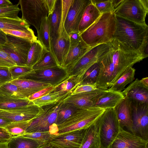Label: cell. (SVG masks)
I'll list each match as a JSON object with an SVG mask.
<instances>
[{
    "label": "cell",
    "instance_id": "obj_15",
    "mask_svg": "<svg viewBox=\"0 0 148 148\" xmlns=\"http://www.w3.org/2000/svg\"><path fill=\"white\" fill-rule=\"evenodd\" d=\"M70 46L69 34L61 23L57 37L51 40V51L53 54L59 66H61L69 51Z\"/></svg>",
    "mask_w": 148,
    "mask_h": 148
},
{
    "label": "cell",
    "instance_id": "obj_52",
    "mask_svg": "<svg viewBox=\"0 0 148 148\" xmlns=\"http://www.w3.org/2000/svg\"><path fill=\"white\" fill-rule=\"evenodd\" d=\"M13 5L9 0H0V8L7 7Z\"/></svg>",
    "mask_w": 148,
    "mask_h": 148
},
{
    "label": "cell",
    "instance_id": "obj_35",
    "mask_svg": "<svg viewBox=\"0 0 148 148\" xmlns=\"http://www.w3.org/2000/svg\"><path fill=\"white\" fill-rule=\"evenodd\" d=\"M33 120L12 122L5 128L12 137L23 136L26 133L27 127Z\"/></svg>",
    "mask_w": 148,
    "mask_h": 148
},
{
    "label": "cell",
    "instance_id": "obj_33",
    "mask_svg": "<svg viewBox=\"0 0 148 148\" xmlns=\"http://www.w3.org/2000/svg\"><path fill=\"white\" fill-rule=\"evenodd\" d=\"M37 38L43 47L48 51H51V39L48 20L47 16L42 20L38 31Z\"/></svg>",
    "mask_w": 148,
    "mask_h": 148
},
{
    "label": "cell",
    "instance_id": "obj_21",
    "mask_svg": "<svg viewBox=\"0 0 148 148\" xmlns=\"http://www.w3.org/2000/svg\"><path fill=\"white\" fill-rule=\"evenodd\" d=\"M106 90L100 88L86 92L70 94L62 102L72 104L77 108L90 107L93 99Z\"/></svg>",
    "mask_w": 148,
    "mask_h": 148
},
{
    "label": "cell",
    "instance_id": "obj_31",
    "mask_svg": "<svg viewBox=\"0 0 148 148\" xmlns=\"http://www.w3.org/2000/svg\"><path fill=\"white\" fill-rule=\"evenodd\" d=\"M30 25L21 18L0 17V29L25 30L30 28Z\"/></svg>",
    "mask_w": 148,
    "mask_h": 148
},
{
    "label": "cell",
    "instance_id": "obj_11",
    "mask_svg": "<svg viewBox=\"0 0 148 148\" xmlns=\"http://www.w3.org/2000/svg\"><path fill=\"white\" fill-rule=\"evenodd\" d=\"M62 102L42 107L43 112L38 118L33 120L26 130V133L49 131L50 127L56 123L58 110Z\"/></svg>",
    "mask_w": 148,
    "mask_h": 148
},
{
    "label": "cell",
    "instance_id": "obj_57",
    "mask_svg": "<svg viewBox=\"0 0 148 148\" xmlns=\"http://www.w3.org/2000/svg\"><path fill=\"white\" fill-rule=\"evenodd\" d=\"M0 148H9L8 142L0 143Z\"/></svg>",
    "mask_w": 148,
    "mask_h": 148
},
{
    "label": "cell",
    "instance_id": "obj_9",
    "mask_svg": "<svg viewBox=\"0 0 148 148\" xmlns=\"http://www.w3.org/2000/svg\"><path fill=\"white\" fill-rule=\"evenodd\" d=\"M7 41L0 45V50L6 53L16 65L26 66L29 51L32 42L10 35L6 34Z\"/></svg>",
    "mask_w": 148,
    "mask_h": 148
},
{
    "label": "cell",
    "instance_id": "obj_51",
    "mask_svg": "<svg viewBox=\"0 0 148 148\" xmlns=\"http://www.w3.org/2000/svg\"><path fill=\"white\" fill-rule=\"evenodd\" d=\"M46 1L49 10L48 15L51 14L53 12L56 0H46Z\"/></svg>",
    "mask_w": 148,
    "mask_h": 148
},
{
    "label": "cell",
    "instance_id": "obj_30",
    "mask_svg": "<svg viewBox=\"0 0 148 148\" xmlns=\"http://www.w3.org/2000/svg\"><path fill=\"white\" fill-rule=\"evenodd\" d=\"M46 50L38 40L32 42L28 53L26 66L32 68L41 59Z\"/></svg>",
    "mask_w": 148,
    "mask_h": 148
},
{
    "label": "cell",
    "instance_id": "obj_4",
    "mask_svg": "<svg viewBox=\"0 0 148 148\" xmlns=\"http://www.w3.org/2000/svg\"><path fill=\"white\" fill-rule=\"evenodd\" d=\"M105 110L93 107L79 108L65 121L57 125L58 134L86 129L96 123Z\"/></svg>",
    "mask_w": 148,
    "mask_h": 148
},
{
    "label": "cell",
    "instance_id": "obj_13",
    "mask_svg": "<svg viewBox=\"0 0 148 148\" xmlns=\"http://www.w3.org/2000/svg\"><path fill=\"white\" fill-rule=\"evenodd\" d=\"M43 112V109L33 104L21 108L10 110L0 109V118L11 122L34 119L39 117Z\"/></svg>",
    "mask_w": 148,
    "mask_h": 148
},
{
    "label": "cell",
    "instance_id": "obj_39",
    "mask_svg": "<svg viewBox=\"0 0 148 148\" xmlns=\"http://www.w3.org/2000/svg\"><path fill=\"white\" fill-rule=\"evenodd\" d=\"M0 95L25 99L21 93L18 87L10 82L0 87Z\"/></svg>",
    "mask_w": 148,
    "mask_h": 148
},
{
    "label": "cell",
    "instance_id": "obj_54",
    "mask_svg": "<svg viewBox=\"0 0 148 148\" xmlns=\"http://www.w3.org/2000/svg\"><path fill=\"white\" fill-rule=\"evenodd\" d=\"M11 123L8 120L0 118V127L5 128Z\"/></svg>",
    "mask_w": 148,
    "mask_h": 148
},
{
    "label": "cell",
    "instance_id": "obj_10",
    "mask_svg": "<svg viewBox=\"0 0 148 148\" xmlns=\"http://www.w3.org/2000/svg\"><path fill=\"white\" fill-rule=\"evenodd\" d=\"M69 77L67 69L59 66L48 69L32 70L30 72L19 79H30L55 86L61 84Z\"/></svg>",
    "mask_w": 148,
    "mask_h": 148
},
{
    "label": "cell",
    "instance_id": "obj_36",
    "mask_svg": "<svg viewBox=\"0 0 148 148\" xmlns=\"http://www.w3.org/2000/svg\"><path fill=\"white\" fill-rule=\"evenodd\" d=\"M78 108L72 104L62 103L58 112L56 124L58 125L64 122Z\"/></svg>",
    "mask_w": 148,
    "mask_h": 148
},
{
    "label": "cell",
    "instance_id": "obj_22",
    "mask_svg": "<svg viewBox=\"0 0 148 148\" xmlns=\"http://www.w3.org/2000/svg\"><path fill=\"white\" fill-rule=\"evenodd\" d=\"M10 82L16 85L24 97L27 99L34 93L52 86L50 84L24 79L13 80Z\"/></svg>",
    "mask_w": 148,
    "mask_h": 148
},
{
    "label": "cell",
    "instance_id": "obj_3",
    "mask_svg": "<svg viewBox=\"0 0 148 148\" xmlns=\"http://www.w3.org/2000/svg\"><path fill=\"white\" fill-rule=\"evenodd\" d=\"M116 25V16L113 12L103 14L80 35L82 40L92 48L114 38Z\"/></svg>",
    "mask_w": 148,
    "mask_h": 148
},
{
    "label": "cell",
    "instance_id": "obj_47",
    "mask_svg": "<svg viewBox=\"0 0 148 148\" xmlns=\"http://www.w3.org/2000/svg\"><path fill=\"white\" fill-rule=\"evenodd\" d=\"M60 84L55 86H51L33 94L29 97L28 99L29 101H32L35 99L45 96L55 90Z\"/></svg>",
    "mask_w": 148,
    "mask_h": 148
},
{
    "label": "cell",
    "instance_id": "obj_18",
    "mask_svg": "<svg viewBox=\"0 0 148 148\" xmlns=\"http://www.w3.org/2000/svg\"><path fill=\"white\" fill-rule=\"evenodd\" d=\"M122 92L131 102L148 104V87L143 84L138 79L133 81Z\"/></svg>",
    "mask_w": 148,
    "mask_h": 148
},
{
    "label": "cell",
    "instance_id": "obj_32",
    "mask_svg": "<svg viewBox=\"0 0 148 148\" xmlns=\"http://www.w3.org/2000/svg\"><path fill=\"white\" fill-rule=\"evenodd\" d=\"M135 71L132 67L128 68L116 82L107 89L114 91L122 92L125 89L127 85L133 81Z\"/></svg>",
    "mask_w": 148,
    "mask_h": 148
},
{
    "label": "cell",
    "instance_id": "obj_55",
    "mask_svg": "<svg viewBox=\"0 0 148 148\" xmlns=\"http://www.w3.org/2000/svg\"><path fill=\"white\" fill-rule=\"evenodd\" d=\"M141 82L145 86L148 87V77H146L142 78L140 80Z\"/></svg>",
    "mask_w": 148,
    "mask_h": 148
},
{
    "label": "cell",
    "instance_id": "obj_2",
    "mask_svg": "<svg viewBox=\"0 0 148 148\" xmlns=\"http://www.w3.org/2000/svg\"><path fill=\"white\" fill-rule=\"evenodd\" d=\"M116 16V25L114 38L128 48L148 55V26Z\"/></svg>",
    "mask_w": 148,
    "mask_h": 148
},
{
    "label": "cell",
    "instance_id": "obj_34",
    "mask_svg": "<svg viewBox=\"0 0 148 148\" xmlns=\"http://www.w3.org/2000/svg\"><path fill=\"white\" fill-rule=\"evenodd\" d=\"M51 51L46 50L39 61L32 67L34 70L53 68L59 66Z\"/></svg>",
    "mask_w": 148,
    "mask_h": 148
},
{
    "label": "cell",
    "instance_id": "obj_23",
    "mask_svg": "<svg viewBox=\"0 0 148 148\" xmlns=\"http://www.w3.org/2000/svg\"><path fill=\"white\" fill-rule=\"evenodd\" d=\"M79 148H101L97 122L83 130L82 140Z\"/></svg>",
    "mask_w": 148,
    "mask_h": 148
},
{
    "label": "cell",
    "instance_id": "obj_14",
    "mask_svg": "<svg viewBox=\"0 0 148 148\" xmlns=\"http://www.w3.org/2000/svg\"><path fill=\"white\" fill-rule=\"evenodd\" d=\"M91 0H73L64 23V28L69 34L78 31V27L84 11Z\"/></svg>",
    "mask_w": 148,
    "mask_h": 148
},
{
    "label": "cell",
    "instance_id": "obj_50",
    "mask_svg": "<svg viewBox=\"0 0 148 148\" xmlns=\"http://www.w3.org/2000/svg\"><path fill=\"white\" fill-rule=\"evenodd\" d=\"M12 137L5 128L0 127V143L8 142Z\"/></svg>",
    "mask_w": 148,
    "mask_h": 148
},
{
    "label": "cell",
    "instance_id": "obj_58",
    "mask_svg": "<svg viewBox=\"0 0 148 148\" xmlns=\"http://www.w3.org/2000/svg\"><path fill=\"white\" fill-rule=\"evenodd\" d=\"M53 148H55V147H53Z\"/></svg>",
    "mask_w": 148,
    "mask_h": 148
},
{
    "label": "cell",
    "instance_id": "obj_17",
    "mask_svg": "<svg viewBox=\"0 0 148 148\" xmlns=\"http://www.w3.org/2000/svg\"><path fill=\"white\" fill-rule=\"evenodd\" d=\"M83 131L76 130L57 134L53 136L49 143L56 148H79Z\"/></svg>",
    "mask_w": 148,
    "mask_h": 148
},
{
    "label": "cell",
    "instance_id": "obj_1",
    "mask_svg": "<svg viewBox=\"0 0 148 148\" xmlns=\"http://www.w3.org/2000/svg\"><path fill=\"white\" fill-rule=\"evenodd\" d=\"M148 56L130 49L118 40L113 39L110 51L97 62L99 67L95 83L98 88L107 90L126 69Z\"/></svg>",
    "mask_w": 148,
    "mask_h": 148
},
{
    "label": "cell",
    "instance_id": "obj_12",
    "mask_svg": "<svg viewBox=\"0 0 148 148\" xmlns=\"http://www.w3.org/2000/svg\"><path fill=\"white\" fill-rule=\"evenodd\" d=\"M131 102L133 134L148 141V104Z\"/></svg>",
    "mask_w": 148,
    "mask_h": 148
},
{
    "label": "cell",
    "instance_id": "obj_27",
    "mask_svg": "<svg viewBox=\"0 0 148 148\" xmlns=\"http://www.w3.org/2000/svg\"><path fill=\"white\" fill-rule=\"evenodd\" d=\"M72 93L71 91L63 90H54L48 94L32 101L34 104L42 107L43 106L62 102Z\"/></svg>",
    "mask_w": 148,
    "mask_h": 148
},
{
    "label": "cell",
    "instance_id": "obj_37",
    "mask_svg": "<svg viewBox=\"0 0 148 148\" xmlns=\"http://www.w3.org/2000/svg\"><path fill=\"white\" fill-rule=\"evenodd\" d=\"M101 14L108 12H113L115 8L120 0H91Z\"/></svg>",
    "mask_w": 148,
    "mask_h": 148
},
{
    "label": "cell",
    "instance_id": "obj_43",
    "mask_svg": "<svg viewBox=\"0 0 148 148\" xmlns=\"http://www.w3.org/2000/svg\"><path fill=\"white\" fill-rule=\"evenodd\" d=\"M18 3L7 7L0 8V17H6L19 18L18 14L21 9Z\"/></svg>",
    "mask_w": 148,
    "mask_h": 148
},
{
    "label": "cell",
    "instance_id": "obj_53",
    "mask_svg": "<svg viewBox=\"0 0 148 148\" xmlns=\"http://www.w3.org/2000/svg\"><path fill=\"white\" fill-rule=\"evenodd\" d=\"M6 34L0 29V45H3L7 41Z\"/></svg>",
    "mask_w": 148,
    "mask_h": 148
},
{
    "label": "cell",
    "instance_id": "obj_5",
    "mask_svg": "<svg viewBox=\"0 0 148 148\" xmlns=\"http://www.w3.org/2000/svg\"><path fill=\"white\" fill-rule=\"evenodd\" d=\"M112 40L91 48L76 63L67 69L69 76L76 77L81 84L82 79L88 69L110 51Z\"/></svg>",
    "mask_w": 148,
    "mask_h": 148
},
{
    "label": "cell",
    "instance_id": "obj_41",
    "mask_svg": "<svg viewBox=\"0 0 148 148\" xmlns=\"http://www.w3.org/2000/svg\"><path fill=\"white\" fill-rule=\"evenodd\" d=\"M80 84V81L76 77L69 76L54 90H63L66 91H71L72 92L77 86Z\"/></svg>",
    "mask_w": 148,
    "mask_h": 148
},
{
    "label": "cell",
    "instance_id": "obj_48",
    "mask_svg": "<svg viewBox=\"0 0 148 148\" xmlns=\"http://www.w3.org/2000/svg\"><path fill=\"white\" fill-rule=\"evenodd\" d=\"M16 65V63L6 53L0 50V66L10 67Z\"/></svg>",
    "mask_w": 148,
    "mask_h": 148
},
{
    "label": "cell",
    "instance_id": "obj_19",
    "mask_svg": "<svg viewBox=\"0 0 148 148\" xmlns=\"http://www.w3.org/2000/svg\"><path fill=\"white\" fill-rule=\"evenodd\" d=\"M124 98L122 92L114 91L107 89L93 99L90 107L105 110L113 108Z\"/></svg>",
    "mask_w": 148,
    "mask_h": 148
},
{
    "label": "cell",
    "instance_id": "obj_24",
    "mask_svg": "<svg viewBox=\"0 0 148 148\" xmlns=\"http://www.w3.org/2000/svg\"><path fill=\"white\" fill-rule=\"evenodd\" d=\"M91 48L82 39L77 46L69 49L61 66L67 69L72 66Z\"/></svg>",
    "mask_w": 148,
    "mask_h": 148
},
{
    "label": "cell",
    "instance_id": "obj_42",
    "mask_svg": "<svg viewBox=\"0 0 148 148\" xmlns=\"http://www.w3.org/2000/svg\"><path fill=\"white\" fill-rule=\"evenodd\" d=\"M9 69L13 80L19 79L32 70L31 67L17 65L9 67Z\"/></svg>",
    "mask_w": 148,
    "mask_h": 148
},
{
    "label": "cell",
    "instance_id": "obj_44",
    "mask_svg": "<svg viewBox=\"0 0 148 148\" xmlns=\"http://www.w3.org/2000/svg\"><path fill=\"white\" fill-rule=\"evenodd\" d=\"M54 135L49 131L26 133L23 136L24 137L35 140L49 142Z\"/></svg>",
    "mask_w": 148,
    "mask_h": 148
},
{
    "label": "cell",
    "instance_id": "obj_40",
    "mask_svg": "<svg viewBox=\"0 0 148 148\" xmlns=\"http://www.w3.org/2000/svg\"><path fill=\"white\" fill-rule=\"evenodd\" d=\"M99 67L97 62L90 67L84 75L81 84H95L98 77Z\"/></svg>",
    "mask_w": 148,
    "mask_h": 148
},
{
    "label": "cell",
    "instance_id": "obj_25",
    "mask_svg": "<svg viewBox=\"0 0 148 148\" xmlns=\"http://www.w3.org/2000/svg\"><path fill=\"white\" fill-rule=\"evenodd\" d=\"M62 0H56L52 13L47 16L49 21L51 40L57 37L62 20Z\"/></svg>",
    "mask_w": 148,
    "mask_h": 148
},
{
    "label": "cell",
    "instance_id": "obj_56",
    "mask_svg": "<svg viewBox=\"0 0 148 148\" xmlns=\"http://www.w3.org/2000/svg\"><path fill=\"white\" fill-rule=\"evenodd\" d=\"M53 146L48 142L39 148H53Z\"/></svg>",
    "mask_w": 148,
    "mask_h": 148
},
{
    "label": "cell",
    "instance_id": "obj_29",
    "mask_svg": "<svg viewBox=\"0 0 148 148\" xmlns=\"http://www.w3.org/2000/svg\"><path fill=\"white\" fill-rule=\"evenodd\" d=\"M28 99L0 95V109L10 110L19 108L33 104Z\"/></svg>",
    "mask_w": 148,
    "mask_h": 148
},
{
    "label": "cell",
    "instance_id": "obj_7",
    "mask_svg": "<svg viewBox=\"0 0 148 148\" xmlns=\"http://www.w3.org/2000/svg\"><path fill=\"white\" fill-rule=\"evenodd\" d=\"M97 123L101 148H108L116 137L120 127L114 108L106 109Z\"/></svg>",
    "mask_w": 148,
    "mask_h": 148
},
{
    "label": "cell",
    "instance_id": "obj_38",
    "mask_svg": "<svg viewBox=\"0 0 148 148\" xmlns=\"http://www.w3.org/2000/svg\"><path fill=\"white\" fill-rule=\"evenodd\" d=\"M6 34L10 35L28 40L32 42L37 40L33 30L30 28L25 30L1 29Z\"/></svg>",
    "mask_w": 148,
    "mask_h": 148
},
{
    "label": "cell",
    "instance_id": "obj_26",
    "mask_svg": "<svg viewBox=\"0 0 148 148\" xmlns=\"http://www.w3.org/2000/svg\"><path fill=\"white\" fill-rule=\"evenodd\" d=\"M101 14L90 2L86 7L79 23L78 31L80 34L94 23Z\"/></svg>",
    "mask_w": 148,
    "mask_h": 148
},
{
    "label": "cell",
    "instance_id": "obj_45",
    "mask_svg": "<svg viewBox=\"0 0 148 148\" xmlns=\"http://www.w3.org/2000/svg\"><path fill=\"white\" fill-rule=\"evenodd\" d=\"M98 88L95 84H81L77 86L73 90L71 94L90 92Z\"/></svg>",
    "mask_w": 148,
    "mask_h": 148
},
{
    "label": "cell",
    "instance_id": "obj_8",
    "mask_svg": "<svg viewBox=\"0 0 148 148\" xmlns=\"http://www.w3.org/2000/svg\"><path fill=\"white\" fill-rule=\"evenodd\" d=\"M18 3L21 7V18L34 26L38 32L42 19L48 14L46 0H20Z\"/></svg>",
    "mask_w": 148,
    "mask_h": 148
},
{
    "label": "cell",
    "instance_id": "obj_6",
    "mask_svg": "<svg viewBox=\"0 0 148 148\" xmlns=\"http://www.w3.org/2000/svg\"><path fill=\"white\" fill-rule=\"evenodd\" d=\"M148 12V0H120L113 12L116 16L143 25H147Z\"/></svg>",
    "mask_w": 148,
    "mask_h": 148
},
{
    "label": "cell",
    "instance_id": "obj_16",
    "mask_svg": "<svg viewBox=\"0 0 148 148\" xmlns=\"http://www.w3.org/2000/svg\"><path fill=\"white\" fill-rule=\"evenodd\" d=\"M148 141L120 126L119 133L108 148H148Z\"/></svg>",
    "mask_w": 148,
    "mask_h": 148
},
{
    "label": "cell",
    "instance_id": "obj_20",
    "mask_svg": "<svg viewBox=\"0 0 148 148\" xmlns=\"http://www.w3.org/2000/svg\"><path fill=\"white\" fill-rule=\"evenodd\" d=\"M113 108L120 126L123 128L125 127L128 130L133 133L132 110L130 101L125 97Z\"/></svg>",
    "mask_w": 148,
    "mask_h": 148
},
{
    "label": "cell",
    "instance_id": "obj_46",
    "mask_svg": "<svg viewBox=\"0 0 148 148\" xmlns=\"http://www.w3.org/2000/svg\"><path fill=\"white\" fill-rule=\"evenodd\" d=\"M12 80L9 67L0 66V87Z\"/></svg>",
    "mask_w": 148,
    "mask_h": 148
},
{
    "label": "cell",
    "instance_id": "obj_49",
    "mask_svg": "<svg viewBox=\"0 0 148 148\" xmlns=\"http://www.w3.org/2000/svg\"><path fill=\"white\" fill-rule=\"evenodd\" d=\"M69 35L70 42V48L77 46L82 39L78 31L72 32L69 34Z\"/></svg>",
    "mask_w": 148,
    "mask_h": 148
},
{
    "label": "cell",
    "instance_id": "obj_28",
    "mask_svg": "<svg viewBox=\"0 0 148 148\" xmlns=\"http://www.w3.org/2000/svg\"><path fill=\"white\" fill-rule=\"evenodd\" d=\"M47 143L20 136H12L8 144L9 148H39Z\"/></svg>",
    "mask_w": 148,
    "mask_h": 148
}]
</instances>
